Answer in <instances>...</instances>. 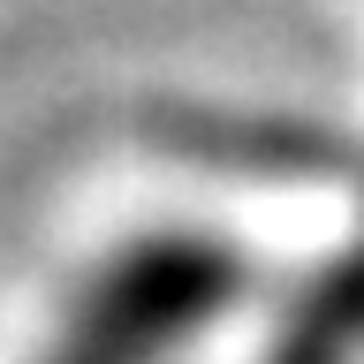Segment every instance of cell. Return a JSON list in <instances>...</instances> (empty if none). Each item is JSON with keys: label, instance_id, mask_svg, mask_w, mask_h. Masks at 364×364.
Returning <instances> with one entry per match:
<instances>
[{"label": "cell", "instance_id": "cell-1", "mask_svg": "<svg viewBox=\"0 0 364 364\" xmlns=\"http://www.w3.org/2000/svg\"><path fill=\"white\" fill-rule=\"evenodd\" d=\"M243 266L205 235H152L114 258L68 311L46 364H159L235 296Z\"/></svg>", "mask_w": 364, "mask_h": 364}]
</instances>
